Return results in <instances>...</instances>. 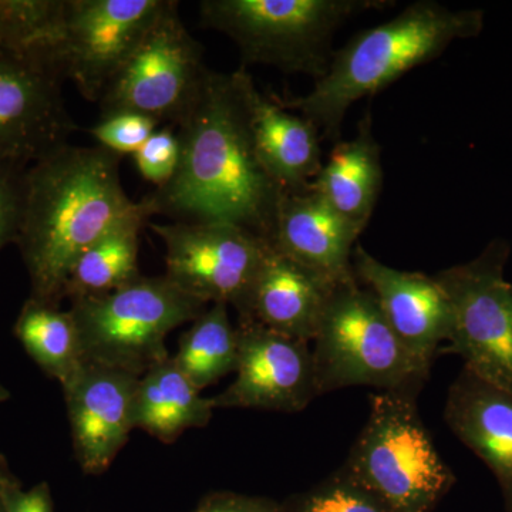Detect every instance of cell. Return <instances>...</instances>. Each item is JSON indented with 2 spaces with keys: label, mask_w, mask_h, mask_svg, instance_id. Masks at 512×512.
Returning a JSON list of instances; mask_svg holds the SVG:
<instances>
[{
  "label": "cell",
  "mask_w": 512,
  "mask_h": 512,
  "mask_svg": "<svg viewBox=\"0 0 512 512\" xmlns=\"http://www.w3.org/2000/svg\"><path fill=\"white\" fill-rule=\"evenodd\" d=\"M140 377L86 362L63 387L74 454L87 476H101L126 446Z\"/></svg>",
  "instance_id": "5bb4252c"
},
{
  "label": "cell",
  "mask_w": 512,
  "mask_h": 512,
  "mask_svg": "<svg viewBox=\"0 0 512 512\" xmlns=\"http://www.w3.org/2000/svg\"><path fill=\"white\" fill-rule=\"evenodd\" d=\"M312 343L319 396L350 386L382 392L423 387L429 377L357 276L330 293Z\"/></svg>",
  "instance_id": "8992f818"
},
{
  "label": "cell",
  "mask_w": 512,
  "mask_h": 512,
  "mask_svg": "<svg viewBox=\"0 0 512 512\" xmlns=\"http://www.w3.org/2000/svg\"><path fill=\"white\" fill-rule=\"evenodd\" d=\"M483 10H453L433 0L407 6L389 22L363 30L333 53L328 70L311 92L276 99L296 110L329 140H338L349 107L375 96L397 79L437 59L456 40L480 35Z\"/></svg>",
  "instance_id": "3957f363"
},
{
  "label": "cell",
  "mask_w": 512,
  "mask_h": 512,
  "mask_svg": "<svg viewBox=\"0 0 512 512\" xmlns=\"http://www.w3.org/2000/svg\"><path fill=\"white\" fill-rule=\"evenodd\" d=\"M208 303L181 291L165 275L143 276L106 295L73 299L84 359L138 377L170 357L168 333L191 322Z\"/></svg>",
  "instance_id": "52a82bcc"
},
{
  "label": "cell",
  "mask_w": 512,
  "mask_h": 512,
  "mask_svg": "<svg viewBox=\"0 0 512 512\" xmlns=\"http://www.w3.org/2000/svg\"><path fill=\"white\" fill-rule=\"evenodd\" d=\"M180 156V140L177 131L170 126L157 128L156 133L133 154L138 173L156 188L173 180Z\"/></svg>",
  "instance_id": "83f0119b"
},
{
  "label": "cell",
  "mask_w": 512,
  "mask_h": 512,
  "mask_svg": "<svg viewBox=\"0 0 512 512\" xmlns=\"http://www.w3.org/2000/svg\"><path fill=\"white\" fill-rule=\"evenodd\" d=\"M10 399V392L8 389H6L5 386H3L2 383H0V404L8 402Z\"/></svg>",
  "instance_id": "d6a6232c"
},
{
  "label": "cell",
  "mask_w": 512,
  "mask_h": 512,
  "mask_svg": "<svg viewBox=\"0 0 512 512\" xmlns=\"http://www.w3.org/2000/svg\"><path fill=\"white\" fill-rule=\"evenodd\" d=\"M13 333L30 359L62 386L86 362L72 312L29 298L23 303Z\"/></svg>",
  "instance_id": "603a6c76"
},
{
  "label": "cell",
  "mask_w": 512,
  "mask_h": 512,
  "mask_svg": "<svg viewBox=\"0 0 512 512\" xmlns=\"http://www.w3.org/2000/svg\"><path fill=\"white\" fill-rule=\"evenodd\" d=\"M353 269L375 296L400 342L430 370L453 328L451 303L443 286L434 276L384 265L362 247L353 252Z\"/></svg>",
  "instance_id": "9a60e30c"
},
{
  "label": "cell",
  "mask_w": 512,
  "mask_h": 512,
  "mask_svg": "<svg viewBox=\"0 0 512 512\" xmlns=\"http://www.w3.org/2000/svg\"><path fill=\"white\" fill-rule=\"evenodd\" d=\"M13 478L16 477L13 476L12 471H10L8 460L0 454V512H6L5 498H3V495H5L6 485H8Z\"/></svg>",
  "instance_id": "1f68e13d"
},
{
  "label": "cell",
  "mask_w": 512,
  "mask_h": 512,
  "mask_svg": "<svg viewBox=\"0 0 512 512\" xmlns=\"http://www.w3.org/2000/svg\"><path fill=\"white\" fill-rule=\"evenodd\" d=\"M66 8L67 0H0V47L55 73Z\"/></svg>",
  "instance_id": "d4e9b609"
},
{
  "label": "cell",
  "mask_w": 512,
  "mask_h": 512,
  "mask_svg": "<svg viewBox=\"0 0 512 512\" xmlns=\"http://www.w3.org/2000/svg\"><path fill=\"white\" fill-rule=\"evenodd\" d=\"M247 100L256 153L266 171L285 192L306 190L323 165L318 128L264 96L252 77Z\"/></svg>",
  "instance_id": "d6986e66"
},
{
  "label": "cell",
  "mask_w": 512,
  "mask_h": 512,
  "mask_svg": "<svg viewBox=\"0 0 512 512\" xmlns=\"http://www.w3.org/2000/svg\"><path fill=\"white\" fill-rule=\"evenodd\" d=\"M360 234L308 187L282 197L269 244L330 284L339 285L356 278L353 252Z\"/></svg>",
  "instance_id": "e0dca14e"
},
{
  "label": "cell",
  "mask_w": 512,
  "mask_h": 512,
  "mask_svg": "<svg viewBox=\"0 0 512 512\" xmlns=\"http://www.w3.org/2000/svg\"><path fill=\"white\" fill-rule=\"evenodd\" d=\"M180 3L167 6L99 101L101 117L136 113L177 126L200 96L210 69L185 28Z\"/></svg>",
  "instance_id": "ba28073f"
},
{
  "label": "cell",
  "mask_w": 512,
  "mask_h": 512,
  "mask_svg": "<svg viewBox=\"0 0 512 512\" xmlns=\"http://www.w3.org/2000/svg\"><path fill=\"white\" fill-rule=\"evenodd\" d=\"M175 365L198 390L207 389L238 365L237 328L229 319L228 305L212 303L184 333L173 356Z\"/></svg>",
  "instance_id": "cb8c5ba5"
},
{
  "label": "cell",
  "mask_w": 512,
  "mask_h": 512,
  "mask_svg": "<svg viewBox=\"0 0 512 512\" xmlns=\"http://www.w3.org/2000/svg\"><path fill=\"white\" fill-rule=\"evenodd\" d=\"M26 165L0 164V251L16 244L25 201Z\"/></svg>",
  "instance_id": "f1b7e54d"
},
{
  "label": "cell",
  "mask_w": 512,
  "mask_h": 512,
  "mask_svg": "<svg viewBox=\"0 0 512 512\" xmlns=\"http://www.w3.org/2000/svg\"><path fill=\"white\" fill-rule=\"evenodd\" d=\"M510 247L495 241L467 264L434 278L446 291L453 328L446 352L463 357L464 369L512 393V284L504 278Z\"/></svg>",
  "instance_id": "9c48e42d"
},
{
  "label": "cell",
  "mask_w": 512,
  "mask_h": 512,
  "mask_svg": "<svg viewBox=\"0 0 512 512\" xmlns=\"http://www.w3.org/2000/svg\"><path fill=\"white\" fill-rule=\"evenodd\" d=\"M247 67L208 73L194 106L177 124V173L143 198L154 215L180 222L234 225L271 242L286 194L256 153Z\"/></svg>",
  "instance_id": "6da1fadb"
},
{
  "label": "cell",
  "mask_w": 512,
  "mask_h": 512,
  "mask_svg": "<svg viewBox=\"0 0 512 512\" xmlns=\"http://www.w3.org/2000/svg\"><path fill=\"white\" fill-rule=\"evenodd\" d=\"M157 121L136 113H119L101 117L96 126L90 128L97 146L124 157L134 153L156 133Z\"/></svg>",
  "instance_id": "4316f807"
},
{
  "label": "cell",
  "mask_w": 512,
  "mask_h": 512,
  "mask_svg": "<svg viewBox=\"0 0 512 512\" xmlns=\"http://www.w3.org/2000/svg\"><path fill=\"white\" fill-rule=\"evenodd\" d=\"M237 339V379L212 397L215 409L298 413L319 396L311 342L245 319H239Z\"/></svg>",
  "instance_id": "7c38bea8"
},
{
  "label": "cell",
  "mask_w": 512,
  "mask_h": 512,
  "mask_svg": "<svg viewBox=\"0 0 512 512\" xmlns=\"http://www.w3.org/2000/svg\"><path fill=\"white\" fill-rule=\"evenodd\" d=\"M335 286L266 242L239 319L312 342Z\"/></svg>",
  "instance_id": "2e32d148"
},
{
  "label": "cell",
  "mask_w": 512,
  "mask_h": 512,
  "mask_svg": "<svg viewBox=\"0 0 512 512\" xmlns=\"http://www.w3.org/2000/svg\"><path fill=\"white\" fill-rule=\"evenodd\" d=\"M168 0H67L63 37L52 70L99 103L136 52Z\"/></svg>",
  "instance_id": "30bf717a"
},
{
  "label": "cell",
  "mask_w": 512,
  "mask_h": 512,
  "mask_svg": "<svg viewBox=\"0 0 512 512\" xmlns=\"http://www.w3.org/2000/svg\"><path fill=\"white\" fill-rule=\"evenodd\" d=\"M279 505L268 497L214 491L201 498L194 512H278Z\"/></svg>",
  "instance_id": "f546056e"
},
{
  "label": "cell",
  "mask_w": 512,
  "mask_h": 512,
  "mask_svg": "<svg viewBox=\"0 0 512 512\" xmlns=\"http://www.w3.org/2000/svg\"><path fill=\"white\" fill-rule=\"evenodd\" d=\"M214 410L212 399L201 396L170 356L138 379L133 427L171 444L184 431L208 426Z\"/></svg>",
  "instance_id": "44dd1931"
},
{
  "label": "cell",
  "mask_w": 512,
  "mask_h": 512,
  "mask_svg": "<svg viewBox=\"0 0 512 512\" xmlns=\"http://www.w3.org/2000/svg\"><path fill=\"white\" fill-rule=\"evenodd\" d=\"M63 80L0 47V164H35L69 144L77 130Z\"/></svg>",
  "instance_id": "4fadbf2b"
},
{
  "label": "cell",
  "mask_w": 512,
  "mask_h": 512,
  "mask_svg": "<svg viewBox=\"0 0 512 512\" xmlns=\"http://www.w3.org/2000/svg\"><path fill=\"white\" fill-rule=\"evenodd\" d=\"M121 160L100 146L66 144L29 165L15 244L28 271L29 298L60 306L74 261L143 210L121 184Z\"/></svg>",
  "instance_id": "7a4b0ae2"
},
{
  "label": "cell",
  "mask_w": 512,
  "mask_h": 512,
  "mask_svg": "<svg viewBox=\"0 0 512 512\" xmlns=\"http://www.w3.org/2000/svg\"><path fill=\"white\" fill-rule=\"evenodd\" d=\"M382 185V151L373 134L372 116L366 113L356 136L336 143L309 187L363 232L376 210Z\"/></svg>",
  "instance_id": "ffe728a7"
},
{
  "label": "cell",
  "mask_w": 512,
  "mask_h": 512,
  "mask_svg": "<svg viewBox=\"0 0 512 512\" xmlns=\"http://www.w3.org/2000/svg\"><path fill=\"white\" fill-rule=\"evenodd\" d=\"M165 247V276L204 303L241 306L266 242L245 229L211 222L150 224Z\"/></svg>",
  "instance_id": "8fae6325"
},
{
  "label": "cell",
  "mask_w": 512,
  "mask_h": 512,
  "mask_svg": "<svg viewBox=\"0 0 512 512\" xmlns=\"http://www.w3.org/2000/svg\"><path fill=\"white\" fill-rule=\"evenodd\" d=\"M444 420L490 468L512 512V393L464 369L448 390Z\"/></svg>",
  "instance_id": "ac0fdd59"
},
{
  "label": "cell",
  "mask_w": 512,
  "mask_h": 512,
  "mask_svg": "<svg viewBox=\"0 0 512 512\" xmlns=\"http://www.w3.org/2000/svg\"><path fill=\"white\" fill-rule=\"evenodd\" d=\"M141 202L143 210L110 229L74 261L64 285V299L106 295L140 278L138 238L153 217L147 202Z\"/></svg>",
  "instance_id": "7402d4cb"
},
{
  "label": "cell",
  "mask_w": 512,
  "mask_h": 512,
  "mask_svg": "<svg viewBox=\"0 0 512 512\" xmlns=\"http://www.w3.org/2000/svg\"><path fill=\"white\" fill-rule=\"evenodd\" d=\"M6 512H55L52 491L46 481L23 490L18 478H13L5 488Z\"/></svg>",
  "instance_id": "4dcf8cb0"
},
{
  "label": "cell",
  "mask_w": 512,
  "mask_h": 512,
  "mask_svg": "<svg viewBox=\"0 0 512 512\" xmlns=\"http://www.w3.org/2000/svg\"><path fill=\"white\" fill-rule=\"evenodd\" d=\"M386 0H204L205 28L234 40L245 64H269L319 79L328 70L336 30Z\"/></svg>",
  "instance_id": "5b68a950"
},
{
  "label": "cell",
  "mask_w": 512,
  "mask_h": 512,
  "mask_svg": "<svg viewBox=\"0 0 512 512\" xmlns=\"http://www.w3.org/2000/svg\"><path fill=\"white\" fill-rule=\"evenodd\" d=\"M421 387L370 397V413L342 470L392 512H433L456 477L417 410Z\"/></svg>",
  "instance_id": "277c9868"
},
{
  "label": "cell",
  "mask_w": 512,
  "mask_h": 512,
  "mask_svg": "<svg viewBox=\"0 0 512 512\" xmlns=\"http://www.w3.org/2000/svg\"><path fill=\"white\" fill-rule=\"evenodd\" d=\"M278 512H392L340 468L306 493L279 505Z\"/></svg>",
  "instance_id": "484cf974"
}]
</instances>
